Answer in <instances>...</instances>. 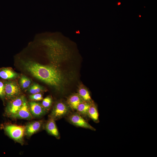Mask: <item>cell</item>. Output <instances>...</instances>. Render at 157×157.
Listing matches in <instances>:
<instances>
[{"mask_svg": "<svg viewBox=\"0 0 157 157\" xmlns=\"http://www.w3.org/2000/svg\"><path fill=\"white\" fill-rule=\"evenodd\" d=\"M70 122L74 125L83 128L95 131V129L91 126L78 114L75 113L72 115L69 118Z\"/></svg>", "mask_w": 157, "mask_h": 157, "instance_id": "5", "label": "cell"}, {"mask_svg": "<svg viewBox=\"0 0 157 157\" xmlns=\"http://www.w3.org/2000/svg\"><path fill=\"white\" fill-rule=\"evenodd\" d=\"M42 123V121L40 120L33 122L28 124L25 126L26 135L29 137L38 131L40 129Z\"/></svg>", "mask_w": 157, "mask_h": 157, "instance_id": "9", "label": "cell"}, {"mask_svg": "<svg viewBox=\"0 0 157 157\" xmlns=\"http://www.w3.org/2000/svg\"><path fill=\"white\" fill-rule=\"evenodd\" d=\"M43 87L39 84L33 83L29 88L28 91L29 93L31 94L40 93L44 91Z\"/></svg>", "mask_w": 157, "mask_h": 157, "instance_id": "16", "label": "cell"}, {"mask_svg": "<svg viewBox=\"0 0 157 157\" xmlns=\"http://www.w3.org/2000/svg\"><path fill=\"white\" fill-rule=\"evenodd\" d=\"M29 97L31 100L35 101H41L43 99L42 95L40 93L32 94L29 96Z\"/></svg>", "mask_w": 157, "mask_h": 157, "instance_id": "19", "label": "cell"}, {"mask_svg": "<svg viewBox=\"0 0 157 157\" xmlns=\"http://www.w3.org/2000/svg\"><path fill=\"white\" fill-rule=\"evenodd\" d=\"M88 115L94 121L97 122L99 121V114L97 107L92 101L90 103Z\"/></svg>", "mask_w": 157, "mask_h": 157, "instance_id": "13", "label": "cell"}, {"mask_svg": "<svg viewBox=\"0 0 157 157\" xmlns=\"http://www.w3.org/2000/svg\"><path fill=\"white\" fill-rule=\"evenodd\" d=\"M46 129L50 134L57 138H59V134L56 127L55 119L50 117L46 125Z\"/></svg>", "mask_w": 157, "mask_h": 157, "instance_id": "10", "label": "cell"}, {"mask_svg": "<svg viewBox=\"0 0 157 157\" xmlns=\"http://www.w3.org/2000/svg\"><path fill=\"white\" fill-rule=\"evenodd\" d=\"M31 80L24 75L22 76L20 80V83L22 88L25 89L28 88L31 83Z\"/></svg>", "mask_w": 157, "mask_h": 157, "instance_id": "17", "label": "cell"}, {"mask_svg": "<svg viewBox=\"0 0 157 157\" xmlns=\"http://www.w3.org/2000/svg\"><path fill=\"white\" fill-rule=\"evenodd\" d=\"M52 100L50 96H47L43 99L41 105L45 109L47 110L51 105Z\"/></svg>", "mask_w": 157, "mask_h": 157, "instance_id": "18", "label": "cell"}, {"mask_svg": "<svg viewBox=\"0 0 157 157\" xmlns=\"http://www.w3.org/2000/svg\"><path fill=\"white\" fill-rule=\"evenodd\" d=\"M13 117L15 118L26 119H31L33 118L30 111L29 106L25 99L22 106Z\"/></svg>", "mask_w": 157, "mask_h": 157, "instance_id": "7", "label": "cell"}, {"mask_svg": "<svg viewBox=\"0 0 157 157\" xmlns=\"http://www.w3.org/2000/svg\"><path fill=\"white\" fill-rule=\"evenodd\" d=\"M25 129L24 126L10 124L6 126L5 129L10 137L15 140L21 142L25 133Z\"/></svg>", "mask_w": 157, "mask_h": 157, "instance_id": "2", "label": "cell"}, {"mask_svg": "<svg viewBox=\"0 0 157 157\" xmlns=\"http://www.w3.org/2000/svg\"><path fill=\"white\" fill-rule=\"evenodd\" d=\"M69 111L68 107L62 102L58 103L54 106L51 114V117L55 120L62 117Z\"/></svg>", "mask_w": 157, "mask_h": 157, "instance_id": "4", "label": "cell"}, {"mask_svg": "<svg viewBox=\"0 0 157 157\" xmlns=\"http://www.w3.org/2000/svg\"><path fill=\"white\" fill-rule=\"evenodd\" d=\"M25 100L24 97L21 96L11 101L6 108V112L9 116L13 117L18 112L23 105Z\"/></svg>", "mask_w": 157, "mask_h": 157, "instance_id": "3", "label": "cell"}, {"mask_svg": "<svg viewBox=\"0 0 157 157\" xmlns=\"http://www.w3.org/2000/svg\"><path fill=\"white\" fill-rule=\"evenodd\" d=\"M139 16H140V17H141V16H140V15Z\"/></svg>", "mask_w": 157, "mask_h": 157, "instance_id": "22", "label": "cell"}, {"mask_svg": "<svg viewBox=\"0 0 157 157\" xmlns=\"http://www.w3.org/2000/svg\"><path fill=\"white\" fill-rule=\"evenodd\" d=\"M5 95L9 98H11L17 95L19 92L18 86L12 82H8L5 84Z\"/></svg>", "mask_w": 157, "mask_h": 157, "instance_id": "8", "label": "cell"}, {"mask_svg": "<svg viewBox=\"0 0 157 157\" xmlns=\"http://www.w3.org/2000/svg\"><path fill=\"white\" fill-rule=\"evenodd\" d=\"M29 107L32 115L35 117L41 116L47 111V110L44 108L41 104L35 101L30 102Z\"/></svg>", "mask_w": 157, "mask_h": 157, "instance_id": "6", "label": "cell"}, {"mask_svg": "<svg viewBox=\"0 0 157 157\" xmlns=\"http://www.w3.org/2000/svg\"><path fill=\"white\" fill-rule=\"evenodd\" d=\"M78 94L84 101L88 103L92 101L89 91L85 88L80 87L78 90Z\"/></svg>", "mask_w": 157, "mask_h": 157, "instance_id": "14", "label": "cell"}, {"mask_svg": "<svg viewBox=\"0 0 157 157\" xmlns=\"http://www.w3.org/2000/svg\"><path fill=\"white\" fill-rule=\"evenodd\" d=\"M90 104V103L83 101L77 106L75 110L81 114L84 115H88Z\"/></svg>", "mask_w": 157, "mask_h": 157, "instance_id": "15", "label": "cell"}, {"mask_svg": "<svg viewBox=\"0 0 157 157\" xmlns=\"http://www.w3.org/2000/svg\"><path fill=\"white\" fill-rule=\"evenodd\" d=\"M120 4H121L120 3H118V5H119Z\"/></svg>", "mask_w": 157, "mask_h": 157, "instance_id": "21", "label": "cell"}, {"mask_svg": "<svg viewBox=\"0 0 157 157\" xmlns=\"http://www.w3.org/2000/svg\"><path fill=\"white\" fill-rule=\"evenodd\" d=\"M5 95V85L0 81V97L3 98Z\"/></svg>", "mask_w": 157, "mask_h": 157, "instance_id": "20", "label": "cell"}, {"mask_svg": "<svg viewBox=\"0 0 157 157\" xmlns=\"http://www.w3.org/2000/svg\"><path fill=\"white\" fill-rule=\"evenodd\" d=\"M22 62L25 69L38 79L58 89L63 87L65 79L63 74L58 68L31 61H22Z\"/></svg>", "mask_w": 157, "mask_h": 157, "instance_id": "1", "label": "cell"}, {"mask_svg": "<svg viewBox=\"0 0 157 157\" xmlns=\"http://www.w3.org/2000/svg\"><path fill=\"white\" fill-rule=\"evenodd\" d=\"M17 76L18 74L10 69L4 68L0 70V78L2 79H10Z\"/></svg>", "mask_w": 157, "mask_h": 157, "instance_id": "12", "label": "cell"}, {"mask_svg": "<svg viewBox=\"0 0 157 157\" xmlns=\"http://www.w3.org/2000/svg\"><path fill=\"white\" fill-rule=\"evenodd\" d=\"M83 101L78 94H74L69 97L67 102L71 108L75 110L77 106Z\"/></svg>", "mask_w": 157, "mask_h": 157, "instance_id": "11", "label": "cell"}]
</instances>
